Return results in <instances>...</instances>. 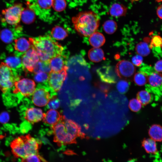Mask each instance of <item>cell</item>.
<instances>
[{
    "instance_id": "cell-1",
    "label": "cell",
    "mask_w": 162,
    "mask_h": 162,
    "mask_svg": "<svg viewBox=\"0 0 162 162\" xmlns=\"http://www.w3.org/2000/svg\"><path fill=\"white\" fill-rule=\"evenodd\" d=\"M51 127L53 141L58 146L76 143L77 138L85 137L80 126L73 120L65 117Z\"/></svg>"
},
{
    "instance_id": "cell-2",
    "label": "cell",
    "mask_w": 162,
    "mask_h": 162,
    "mask_svg": "<svg viewBox=\"0 0 162 162\" xmlns=\"http://www.w3.org/2000/svg\"><path fill=\"white\" fill-rule=\"evenodd\" d=\"M28 39L40 61L49 62L53 57L64 52L63 47L49 35L30 38Z\"/></svg>"
},
{
    "instance_id": "cell-3",
    "label": "cell",
    "mask_w": 162,
    "mask_h": 162,
    "mask_svg": "<svg viewBox=\"0 0 162 162\" xmlns=\"http://www.w3.org/2000/svg\"><path fill=\"white\" fill-rule=\"evenodd\" d=\"M41 144L39 140L27 134L15 138L10 146L14 156L22 159L29 155L38 154Z\"/></svg>"
},
{
    "instance_id": "cell-4",
    "label": "cell",
    "mask_w": 162,
    "mask_h": 162,
    "mask_svg": "<svg viewBox=\"0 0 162 162\" xmlns=\"http://www.w3.org/2000/svg\"><path fill=\"white\" fill-rule=\"evenodd\" d=\"M72 20L76 30L85 37L89 36L95 32L100 24L98 16L92 11L81 12Z\"/></svg>"
},
{
    "instance_id": "cell-5",
    "label": "cell",
    "mask_w": 162,
    "mask_h": 162,
    "mask_svg": "<svg viewBox=\"0 0 162 162\" xmlns=\"http://www.w3.org/2000/svg\"><path fill=\"white\" fill-rule=\"evenodd\" d=\"M20 79L12 69L4 62L0 64V90L4 94L9 92Z\"/></svg>"
},
{
    "instance_id": "cell-6",
    "label": "cell",
    "mask_w": 162,
    "mask_h": 162,
    "mask_svg": "<svg viewBox=\"0 0 162 162\" xmlns=\"http://www.w3.org/2000/svg\"><path fill=\"white\" fill-rule=\"evenodd\" d=\"M35 83L33 80L25 78L20 79L15 82L12 92L21 98H27L32 95L35 90Z\"/></svg>"
},
{
    "instance_id": "cell-7",
    "label": "cell",
    "mask_w": 162,
    "mask_h": 162,
    "mask_svg": "<svg viewBox=\"0 0 162 162\" xmlns=\"http://www.w3.org/2000/svg\"><path fill=\"white\" fill-rule=\"evenodd\" d=\"M39 84L33 94L32 101L36 106L42 107L46 105L52 97L56 95L44 84Z\"/></svg>"
},
{
    "instance_id": "cell-8",
    "label": "cell",
    "mask_w": 162,
    "mask_h": 162,
    "mask_svg": "<svg viewBox=\"0 0 162 162\" xmlns=\"http://www.w3.org/2000/svg\"><path fill=\"white\" fill-rule=\"evenodd\" d=\"M68 68L67 67L59 72L51 71L49 73L47 80L44 83L53 92H58L67 78Z\"/></svg>"
},
{
    "instance_id": "cell-9",
    "label": "cell",
    "mask_w": 162,
    "mask_h": 162,
    "mask_svg": "<svg viewBox=\"0 0 162 162\" xmlns=\"http://www.w3.org/2000/svg\"><path fill=\"white\" fill-rule=\"evenodd\" d=\"M23 8L21 3H16L2 11L5 21L8 24L16 25L21 20V15Z\"/></svg>"
},
{
    "instance_id": "cell-10",
    "label": "cell",
    "mask_w": 162,
    "mask_h": 162,
    "mask_svg": "<svg viewBox=\"0 0 162 162\" xmlns=\"http://www.w3.org/2000/svg\"><path fill=\"white\" fill-rule=\"evenodd\" d=\"M21 59L23 68L29 72H32L39 58L36 50L32 46L23 54Z\"/></svg>"
},
{
    "instance_id": "cell-11",
    "label": "cell",
    "mask_w": 162,
    "mask_h": 162,
    "mask_svg": "<svg viewBox=\"0 0 162 162\" xmlns=\"http://www.w3.org/2000/svg\"><path fill=\"white\" fill-rule=\"evenodd\" d=\"M115 71L119 78H126L131 77L136 71V68L133 64L128 61L122 60L116 64Z\"/></svg>"
},
{
    "instance_id": "cell-12",
    "label": "cell",
    "mask_w": 162,
    "mask_h": 162,
    "mask_svg": "<svg viewBox=\"0 0 162 162\" xmlns=\"http://www.w3.org/2000/svg\"><path fill=\"white\" fill-rule=\"evenodd\" d=\"M44 115L42 110L34 107L27 108L24 112V118L31 124L38 122L43 119Z\"/></svg>"
},
{
    "instance_id": "cell-13",
    "label": "cell",
    "mask_w": 162,
    "mask_h": 162,
    "mask_svg": "<svg viewBox=\"0 0 162 162\" xmlns=\"http://www.w3.org/2000/svg\"><path fill=\"white\" fill-rule=\"evenodd\" d=\"M68 58L64 52L52 58L49 61L51 71L59 72L67 67Z\"/></svg>"
},
{
    "instance_id": "cell-14",
    "label": "cell",
    "mask_w": 162,
    "mask_h": 162,
    "mask_svg": "<svg viewBox=\"0 0 162 162\" xmlns=\"http://www.w3.org/2000/svg\"><path fill=\"white\" fill-rule=\"evenodd\" d=\"M97 73L101 80L104 82L112 84L116 80L115 74L113 68L110 66H104L97 70Z\"/></svg>"
},
{
    "instance_id": "cell-15",
    "label": "cell",
    "mask_w": 162,
    "mask_h": 162,
    "mask_svg": "<svg viewBox=\"0 0 162 162\" xmlns=\"http://www.w3.org/2000/svg\"><path fill=\"white\" fill-rule=\"evenodd\" d=\"M64 116L54 110L50 109L44 113L43 122L49 125L52 126L65 118Z\"/></svg>"
},
{
    "instance_id": "cell-16",
    "label": "cell",
    "mask_w": 162,
    "mask_h": 162,
    "mask_svg": "<svg viewBox=\"0 0 162 162\" xmlns=\"http://www.w3.org/2000/svg\"><path fill=\"white\" fill-rule=\"evenodd\" d=\"M89 42L94 48H99L105 43V39L104 35L101 33L95 32L89 37Z\"/></svg>"
},
{
    "instance_id": "cell-17",
    "label": "cell",
    "mask_w": 162,
    "mask_h": 162,
    "mask_svg": "<svg viewBox=\"0 0 162 162\" xmlns=\"http://www.w3.org/2000/svg\"><path fill=\"white\" fill-rule=\"evenodd\" d=\"M14 48L20 52H26L32 47L29 40L25 38H21L15 40Z\"/></svg>"
},
{
    "instance_id": "cell-18",
    "label": "cell",
    "mask_w": 162,
    "mask_h": 162,
    "mask_svg": "<svg viewBox=\"0 0 162 162\" xmlns=\"http://www.w3.org/2000/svg\"><path fill=\"white\" fill-rule=\"evenodd\" d=\"M148 82L151 88H160L162 86V75L157 72H152L148 76Z\"/></svg>"
},
{
    "instance_id": "cell-19",
    "label": "cell",
    "mask_w": 162,
    "mask_h": 162,
    "mask_svg": "<svg viewBox=\"0 0 162 162\" xmlns=\"http://www.w3.org/2000/svg\"><path fill=\"white\" fill-rule=\"evenodd\" d=\"M88 56L89 59L94 62H99L105 59L103 50L98 48H93L90 50Z\"/></svg>"
},
{
    "instance_id": "cell-20",
    "label": "cell",
    "mask_w": 162,
    "mask_h": 162,
    "mask_svg": "<svg viewBox=\"0 0 162 162\" xmlns=\"http://www.w3.org/2000/svg\"><path fill=\"white\" fill-rule=\"evenodd\" d=\"M148 134L151 138L155 141H162V127L154 124L151 126L148 131Z\"/></svg>"
},
{
    "instance_id": "cell-21",
    "label": "cell",
    "mask_w": 162,
    "mask_h": 162,
    "mask_svg": "<svg viewBox=\"0 0 162 162\" xmlns=\"http://www.w3.org/2000/svg\"><path fill=\"white\" fill-rule=\"evenodd\" d=\"M142 145L148 153L156 154L158 152L155 141L151 138L144 139L142 142Z\"/></svg>"
},
{
    "instance_id": "cell-22",
    "label": "cell",
    "mask_w": 162,
    "mask_h": 162,
    "mask_svg": "<svg viewBox=\"0 0 162 162\" xmlns=\"http://www.w3.org/2000/svg\"><path fill=\"white\" fill-rule=\"evenodd\" d=\"M35 19V14L34 11L32 9L27 8L23 9L21 20L24 23L30 24L32 23Z\"/></svg>"
},
{
    "instance_id": "cell-23",
    "label": "cell",
    "mask_w": 162,
    "mask_h": 162,
    "mask_svg": "<svg viewBox=\"0 0 162 162\" xmlns=\"http://www.w3.org/2000/svg\"><path fill=\"white\" fill-rule=\"evenodd\" d=\"M127 8L124 5L118 3L112 4L110 9V13L112 16L119 17L124 15L126 13Z\"/></svg>"
},
{
    "instance_id": "cell-24",
    "label": "cell",
    "mask_w": 162,
    "mask_h": 162,
    "mask_svg": "<svg viewBox=\"0 0 162 162\" xmlns=\"http://www.w3.org/2000/svg\"><path fill=\"white\" fill-rule=\"evenodd\" d=\"M51 34L54 39L61 40L67 36L68 33L67 30L63 27L56 26L52 28L51 32Z\"/></svg>"
},
{
    "instance_id": "cell-25",
    "label": "cell",
    "mask_w": 162,
    "mask_h": 162,
    "mask_svg": "<svg viewBox=\"0 0 162 162\" xmlns=\"http://www.w3.org/2000/svg\"><path fill=\"white\" fill-rule=\"evenodd\" d=\"M51 71L49 61L44 62L39 61L35 64L33 72L35 74L43 72L46 73H50Z\"/></svg>"
},
{
    "instance_id": "cell-26",
    "label": "cell",
    "mask_w": 162,
    "mask_h": 162,
    "mask_svg": "<svg viewBox=\"0 0 162 162\" xmlns=\"http://www.w3.org/2000/svg\"><path fill=\"white\" fill-rule=\"evenodd\" d=\"M136 98L143 106L149 104L152 99L151 94L145 90L139 92L136 94Z\"/></svg>"
},
{
    "instance_id": "cell-27",
    "label": "cell",
    "mask_w": 162,
    "mask_h": 162,
    "mask_svg": "<svg viewBox=\"0 0 162 162\" xmlns=\"http://www.w3.org/2000/svg\"><path fill=\"white\" fill-rule=\"evenodd\" d=\"M147 43L144 41L137 44L135 50L139 55L142 56H146L150 53V48Z\"/></svg>"
},
{
    "instance_id": "cell-28",
    "label": "cell",
    "mask_w": 162,
    "mask_h": 162,
    "mask_svg": "<svg viewBox=\"0 0 162 162\" xmlns=\"http://www.w3.org/2000/svg\"><path fill=\"white\" fill-rule=\"evenodd\" d=\"M148 78V75L144 71H140L135 74L134 77V80L136 85L142 86L147 82Z\"/></svg>"
},
{
    "instance_id": "cell-29",
    "label": "cell",
    "mask_w": 162,
    "mask_h": 162,
    "mask_svg": "<svg viewBox=\"0 0 162 162\" xmlns=\"http://www.w3.org/2000/svg\"><path fill=\"white\" fill-rule=\"evenodd\" d=\"M103 29L105 32L109 34L113 33L116 30L117 26L116 22L112 20L106 21L104 24Z\"/></svg>"
},
{
    "instance_id": "cell-30",
    "label": "cell",
    "mask_w": 162,
    "mask_h": 162,
    "mask_svg": "<svg viewBox=\"0 0 162 162\" xmlns=\"http://www.w3.org/2000/svg\"><path fill=\"white\" fill-rule=\"evenodd\" d=\"M6 64L11 68H17L22 65L21 59L15 56L8 57L5 60Z\"/></svg>"
},
{
    "instance_id": "cell-31",
    "label": "cell",
    "mask_w": 162,
    "mask_h": 162,
    "mask_svg": "<svg viewBox=\"0 0 162 162\" xmlns=\"http://www.w3.org/2000/svg\"><path fill=\"white\" fill-rule=\"evenodd\" d=\"M129 82L127 81L124 80H119L116 86L118 91L122 94L126 93L129 90Z\"/></svg>"
},
{
    "instance_id": "cell-32",
    "label": "cell",
    "mask_w": 162,
    "mask_h": 162,
    "mask_svg": "<svg viewBox=\"0 0 162 162\" xmlns=\"http://www.w3.org/2000/svg\"><path fill=\"white\" fill-rule=\"evenodd\" d=\"M52 6L56 11L61 12L65 8L66 3L65 0H53Z\"/></svg>"
},
{
    "instance_id": "cell-33",
    "label": "cell",
    "mask_w": 162,
    "mask_h": 162,
    "mask_svg": "<svg viewBox=\"0 0 162 162\" xmlns=\"http://www.w3.org/2000/svg\"><path fill=\"white\" fill-rule=\"evenodd\" d=\"M129 107L131 111L137 112L141 110L142 105L141 103L137 99L134 98L130 100Z\"/></svg>"
},
{
    "instance_id": "cell-34",
    "label": "cell",
    "mask_w": 162,
    "mask_h": 162,
    "mask_svg": "<svg viewBox=\"0 0 162 162\" xmlns=\"http://www.w3.org/2000/svg\"><path fill=\"white\" fill-rule=\"evenodd\" d=\"M60 102L59 99L56 95H53L47 104L48 108L55 110L60 106Z\"/></svg>"
},
{
    "instance_id": "cell-35",
    "label": "cell",
    "mask_w": 162,
    "mask_h": 162,
    "mask_svg": "<svg viewBox=\"0 0 162 162\" xmlns=\"http://www.w3.org/2000/svg\"><path fill=\"white\" fill-rule=\"evenodd\" d=\"M48 77L47 73L41 72L35 74L34 79L37 82L44 83L47 80Z\"/></svg>"
},
{
    "instance_id": "cell-36",
    "label": "cell",
    "mask_w": 162,
    "mask_h": 162,
    "mask_svg": "<svg viewBox=\"0 0 162 162\" xmlns=\"http://www.w3.org/2000/svg\"><path fill=\"white\" fill-rule=\"evenodd\" d=\"M1 37L3 41L6 43L10 42L13 39L12 33L8 29L4 30L2 32Z\"/></svg>"
},
{
    "instance_id": "cell-37",
    "label": "cell",
    "mask_w": 162,
    "mask_h": 162,
    "mask_svg": "<svg viewBox=\"0 0 162 162\" xmlns=\"http://www.w3.org/2000/svg\"><path fill=\"white\" fill-rule=\"evenodd\" d=\"M162 47V38L159 35H154L152 37L149 46L150 48L153 47Z\"/></svg>"
},
{
    "instance_id": "cell-38",
    "label": "cell",
    "mask_w": 162,
    "mask_h": 162,
    "mask_svg": "<svg viewBox=\"0 0 162 162\" xmlns=\"http://www.w3.org/2000/svg\"><path fill=\"white\" fill-rule=\"evenodd\" d=\"M37 2L42 8L48 9L52 6L53 0H38Z\"/></svg>"
},
{
    "instance_id": "cell-39",
    "label": "cell",
    "mask_w": 162,
    "mask_h": 162,
    "mask_svg": "<svg viewBox=\"0 0 162 162\" xmlns=\"http://www.w3.org/2000/svg\"><path fill=\"white\" fill-rule=\"evenodd\" d=\"M21 162H40V159L38 154H32L22 159Z\"/></svg>"
},
{
    "instance_id": "cell-40",
    "label": "cell",
    "mask_w": 162,
    "mask_h": 162,
    "mask_svg": "<svg viewBox=\"0 0 162 162\" xmlns=\"http://www.w3.org/2000/svg\"><path fill=\"white\" fill-rule=\"evenodd\" d=\"M142 57L139 55L134 56L132 58V64L137 67H139L142 64Z\"/></svg>"
},
{
    "instance_id": "cell-41",
    "label": "cell",
    "mask_w": 162,
    "mask_h": 162,
    "mask_svg": "<svg viewBox=\"0 0 162 162\" xmlns=\"http://www.w3.org/2000/svg\"><path fill=\"white\" fill-rule=\"evenodd\" d=\"M154 69L157 72H162V60H159L156 63Z\"/></svg>"
},
{
    "instance_id": "cell-42",
    "label": "cell",
    "mask_w": 162,
    "mask_h": 162,
    "mask_svg": "<svg viewBox=\"0 0 162 162\" xmlns=\"http://www.w3.org/2000/svg\"><path fill=\"white\" fill-rule=\"evenodd\" d=\"M156 13L158 16L162 19V4L159 6L158 8Z\"/></svg>"
},
{
    "instance_id": "cell-43",
    "label": "cell",
    "mask_w": 162,
    "mask_h": 162,
    "mask_svg": "<svg viewBox=\"0 0 162 162\" xmlns=\"http://www.w3.org/2000/svg\"><path fill=\"white\" fill-rule=\"evenodd\" d=\"M132 1H138L139 0H131Z\"/></svg>"
}]
</instances>
